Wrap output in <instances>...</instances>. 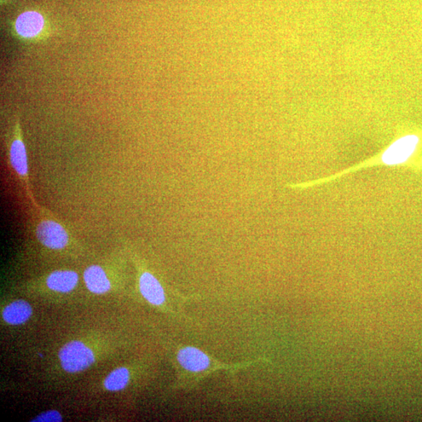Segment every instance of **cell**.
Segmentation results:
<instances>
[{
	"label": "cell",
	"mask_w": 422,
	"mask_h": 422,
	"mask_svg": "<svg viewBox=\"0 0 422 422\" xmlns=\"http://www.w3.org/2000/svg\"><path fill=\"white\" fill-rule=\"evenodd\" d=\"M61 367L68 373H78L96 361L94 352L78 340L67 343L59 351Z\"/></svg>",
	"instance_id": "1"
},
{
	"label": "cell",
	"mask_w": 422,
	"mask_h": 422,
	"mask_svg": "<svg viewBox=\"0 0 422 422\" xmlns=\"http://www.w3.org/2000/svg\"><path fill=\"white\" fill-rule=\"evenodd\" d=\"M36 235L40 244L50 250H63L70 242L68 231L54 219L43 218L39 222L36 228Z\"/></svg>",
	"instance_id": "2"
},
{
	"label": "cell",
	"mask_w": 422,
	"mask_h": 422,
	"mask_svg": "<svg viewBox=\"0 0 422 422\" xmlns=\"http://www.w3.org/2000/svg\"><path fill=\"white\" fill-rule=\"evenodd\" d=\"M9 157L11 167L17 177L20 178L28 196H30L31 200H33L30 189V176H28L30 169H28V155L19 124L15 126L14 137L10 145Z\"/></svg>",
	"instance_id": "3"
},
{
	"label": "cell",
	"mask_w": 422,
	"mask_h": 422,
	"mask_svg": "<svg viewBox=\"0 0 422 422\" xmlns=\"http://www.w3.org/2000/svg\"><path fill=\"white\" fill-rule=\"evenodd\" d=\"M17 36L24 40H39L48 34L43 16L37 11H26L17 17L14 23Z\"/></svg>",
	"instance_id": "4"
},
{
	"label": "cell",
	"mask_w": 422,
	"mask_h": 422,
	"mask_svg": "<svg viewBox=\"0 0 422 422\" xmlns=\"http://www.w3.org/2000/svg\"><path fill=\"white\" fill-rule=\"evenodd\" d=\"M79 277L72 270H57L46 277V286L52 291L61 293H70L78 284Z\"/></svg>",
	"instance_id": "5"
},
{
	"label": "cell",
	"mask_w": 422,
	"mask_h": 422,
	"mask_svg": "<svg viewBox=\"0 0 422 422\" xmlns=\"http://www.w3.org/2000/svg\"><path fill=\"white\" fill-rule=\"evenodd\" d=\"M177 358L182 367L189 372H203L210 366L209 357L204 352L192 346L179 350Z\"/></svg>",
	"instance_id": "6"
},
{
	"label": "cell",
	"mask_w": 422,
	"mask_h": 422,
	"mask_svg": "<svg viewBox=\"0 0 422 422\" xmlns=\"http://www.w3.org/2000/svg\"><path fill=\"white\" fill-rule=\"evenodd\" d=\"M83 277L86 287L92 293L102 295L111 290V281L101 266H89L85 270Z\"/></svg>",
	"instance_id": "7"
},
{
	"label": "cell",
	"mask_w": 422,
	"mask_h": 422,
	"mask_svg": "<svg viewBox=\"0 0 422 422\" xmlns=\"http://www.w3.org/2000/svg\"><path fill=\"white\" fill-rule=\"evenodd\" d=\"M140 290L143 297L153 305L160 306L165 302L163 287L156 277L147 271L140 277Z\"/></svg>",
	"instance_id": "8"
},
{
	"label": "cell",
	"mask_w": 422,
	"mask_h": 422,
	"mask_svg": "<svg viewBox=\"0 0 422 422\" xmlns=\"http://www.w3.org/2000/svg\"><path fill=\"white\" fill-rule=\"evenodd\" d=\"M33 313L32 306L24 299L15 300L3 310V319L11 326H21L30 319Z\"/></svg>",
	"instance_id": "9"
},
{
	"label": "cell",
	"mask_w": 422,
	"mask_h": 422,
	"mask_svg": "<svg viewBox=\"0 0 422 422\" xmlns=\"http://www.w3.org/2000/svg\"><path fill=\"white\" fill-rule=\"evenodd\" d=\"M130 380L128 368H118L109 373L103 381L105 389L111 392H118L126 388Z\"/></svg>",
	"instance_id": "10"
},
{
	"label": "cell",
	"mask_w": 422,
	"mask_h": 422,
	"mask_svg": "<svg viewBox=\"0 0 422 422\" xmlns=\"http://www.w3.org/2000/svg\"><path fill=\"white\" fill-rule=\"evenodd\" d=\"M63 421L61 414L57 410H50L43 412L31 420L32 422H60Z\"/></svg>",
	"instance_id": "11"
}]
</instances>
